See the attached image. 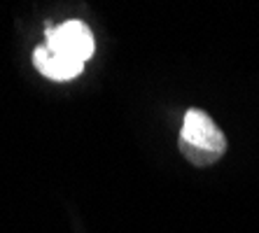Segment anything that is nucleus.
<instances>
[{"label": "nucleus", "mask_w": 259, "mask_h": 233, "mask_svg": "<svg viewBox=\"0 0 259 233\" xmlns=\"http://www.w3.org/2000/svg\"><path fill=\"white\" fill-rule=\"evenodd\" d=\"M178 150L194 166H212L227 154V135L208 112L199 108H189L182 119Z\"/></svg>", "instance_id": "nucleus-1"}, {"label": "nucleus", "mask_w": 259, "mask_h": 233, "mask_svg": "<svg viewBox=\"0 0 259 233\" xmlns=\"http://www.w3.org/2000/svg\"><path fill=\"white\" fill-rule=\"evenodd\" d=\"M45 35H47L45 44H47L49 52L70 56L79 63H87L96 52V42L91 35V28L84 21H77V19H70V21L56 26V28H52V24H47Z\"/></svg>", "instance_id": "nucleus-2"}, {"label": "nucleus", "mask_w": 259, "mask_h": 233, "mask_svg": "<svg viewBox=\"0 0 259 233\" xmlns=\"http://www.w3.org/2000/svg\"><path fill=\"white\" fill-rule=\"evenodd\" d=\"M33 63H35V68L42 72L45 77L54 79V82L75 79L84 70V63H79V61L70 59V56L54 54V52L47 49V44H40V47L33 49Z\"/></svg>", "instance_id": "nucleus-3"}]
</instances>
